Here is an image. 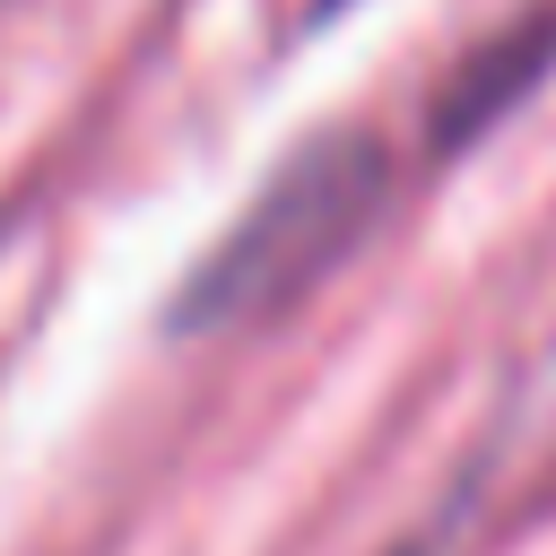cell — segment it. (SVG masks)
Listing matches in <instances>:
<instances>
[{
	"label": "cell",
	"instance_id": "6da1fadb",
	"mask_svg": "<svg viewBox=\"0 0 556 556\" xmlns=\"http://www.w3.org/2000/svg\"><path fill=\"white\" fill-rule=\"evenodd\" d=\"M391 191V156L374 130H330L304 156H287V174L235 217V235L191 269L174 321L182 330H226V321H261L278 304H295L313 278H330L356 235L374 226Z\"/></svg>",
	"mask_w": 556,
	"mask_h": 556
}]
</instances>
